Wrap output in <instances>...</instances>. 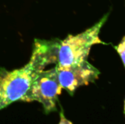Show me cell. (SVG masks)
Listing matches in <instances>:
<instances>
[{"label": "cell", "mask_w": 125, "mask_h": 124, "mask_svg": "<svg viewBox=\"0 0 125 124\" xmlns=\"http://www.w3.org/2000/svg\"><path fill=\"white\" fill-rule=\"evenodd\" d=\"M59 42L35 40L30 60L20 69L0 71V111L17 100H24L38 73L57 62Z\"/></svg>", "instance_id": "6da1fadb"}, {"label": "cell", "mask_w": 125, "mask_h": 124, "mask_svg": "<svg viewBox=\"0 0 125 124\" xmlns=\"http://www.w3.org/2000/svg\"><path fill=\"white\" fill-rule=\"evenodd\" d=\"M105 15L99 22L77 35H68L59 42L57 50V62L59 67H66L87 60L93 45L103 43L100 38V29L106 20Z\"/></svg>", "instance_id": "7a4b0ae2"}, {"label": "cell", "mask_w": 125, "mask_h": 124, "mask_svg": "<svg viewBox=\"0 0 125 124\" xmlns=\"http://www.w3.org/2000/svg\"><path fill=\"white\" fill-rule=\"evenodd\" d=\"M62 88L58 79L56 66L50 70H43L33 81L23 101H38L43 106L46 113L56 110L58 96Z\"/></svg>", "instance_id": "3957f363"}, {"label": "cell", "mask_w": 125, "mask_h": 124, "mask_svg": "<svg viewBox=\"0 0 125 124\" xmlns=\"http://www.w3.org/2000/svg\"><path fill=\"white\" fill-rule=\"evenodd\" d=\"M56 68L61 88L71 94H73L79 87L94 83L100 74L99 70L88 62V60L66 67H59L56 66Z\"/></svg>", "instance_id": "277c9868"}, {"label": "cell", "mask_w": 125, "mask_h": 124, "mask_svg": "<svg viewBox=\"0 0 125 124\" xmlns=\"http://www.w3.org/2000/svg\"><path fill=\"white\" fill-rule=\"evenodd\" d=\"M116 49H117V53L120 55L121 59H122V60H123V63H124V67H125V36L123 38V39L121 40L119 44L116 47Z\"/></svg>", "instance_id": "5b68a950"}, {"label": "cell", "mask_w": 125, "mask_h": 124, "mask_svg": "<svg viewBox=\"0 0 125 124\" xmlns=\"http://www.w3.org/2000/svg\"><path fill=\"white\" fill-rule=\"evenodd\" d=\"M124 114H125V100H124Z\"/></svg>", "instance_id": "8992f818"}]
</instances>
